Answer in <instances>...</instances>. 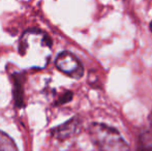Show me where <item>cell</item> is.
<instances>
[{
  "label": "cell",
  "mask_w": 152,
  "mask_h": 151,
  "mask_svg": "<svg viewBox=\"0 0 152 151\" xmlns=\"http://www.w3.org/2000/svg\"><path fill=\"white\" fill-rule=\"evenodd\" d=\"M19 53L30 67L42 69L50 60L52 40L42 31L27 30L20 39Z\"/></svg>",
  "instance_id": "cell-1"
},
{
  "label": "cell",
  "mask_w": 152,
  "mask_h": 151,
  "mask_svg": "<svg viewBox=\"0 0 152 151\" xmlns=\"http://www.w3.org/2000/svg\"><path fill=\"white\" fill-rule=\"evenodd\" d=\"M92 143L98 151H129V145L118 129L104 123H91L88 128Z\"/></svg>",
  "instance_id": "cell-2"
},
{
  "label": "cell",
  "mask_w": 152,
  "mask_h": 151,
  "mask_svg": "<svg viewBox=\"0 0 152 151\" xmlns=\"http://www.w3.org/2000/svg\"><path fill=\"white\" fill-rule=\"evenodd\" d=\"M55 64L61 73L65 74L66 76L72 79L78 80L84 75V67H83L81 61L74 54L67 52V51L59 53L58 56L56 57Z\"/></svg>",
  "instance_id": "cell-3"
},
{
  "label": "cell",
  "mask_w": 152,
  "mask_h": 151,
  "mask_svg": "<svg viewBox=\"0 0 152 151\" xmlns=\"http://www.w3.org/2000/svg\"><path fill=\"white\" fill-rule=\"evenodd\" d=\"M81 125H82V123H81L80 119L78 117H74L63 124L54 127L51 131V135L56 140L65 141V140L70 139L80 133Z\"/></svg>",
  "instance_id": "cell-4"
},
{
  "label": "cell",
  "mask_w": 152,
  "mask_h": 151,
  "mask_svg": "<svg viewBox=\"0 0 152 151\" xmlns=\"http://www.w3.org/2000/svg\"><path fill=\"white\" fill-rule=\"evenodd\" d=\"M137 151H152V129L144 131L140 136Z\"/></svg>",
  "instance_id": "cell-5"
},
{
  "label": "cell",
  "mask_w": 152,
  "mask_h": 151,
  "mask_svg": "<svg viewBox=\"0 0 152 151\" xmlns=\"http://www.w3.org/2000/svg\"><path fill=\"white\" fill-rule=\"evenodd\" d=\"M0 151H19L15 141L4 131H0Z\"/></svg>",
  "instance_id": "cell-6"
},
{
  "label": "cell",
  "mask_w": 152,
  "mask_h": 151,
  "mask_svg": "<svg viewBox=\"0 0 152 151\" xmlns=\"http://www.w3.org/2000/svg\"><path fill=\"white\" fill-rule=\"evenodd\" d=\"M149 29H150V31H151V32H152V21H151L150 25H149Z\"/></svg>",
  "instance_id": "cell-7"
}]
</instances>
